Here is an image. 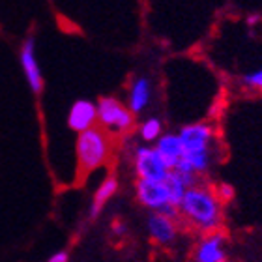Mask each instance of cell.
<instances>
[{"mask_svg":"<svg viewBox=\"0 0 262 262\" xmlns=\"http://www.w3.org/2000/svg\"><path fill=\"white\" fill-rule=\"evenodd\" d=\"M176 219L169 213L159 212V210H152L150 215L146 219V229L148 234L156 244L159 246H169L176 240L178 236V225H176Z\"/></svg>","mask_w":262,"mask_h":262,"instance_id":"9c48e42d","label":"cell"},{"mask_svg":"<svg viewBox=\"0 0 262 262\" xmlns=\"http://www.w3.org/2000/svg\"><path fill=\"white\" fill-rule=\"evenodd\" d=\"M133 167H135V172L139 178H150V180H165L170 172V167L159 156L156 146H148V144L135 148Z\"/></svg>","mask_w":262,"mask_h":262,"instance_id":"5b68a950","label":"cell"},{"mask_svg":"<svg viewBox=\"0 0 262 262\" xmlns=\"http://www.w3.org/2000/svg\"><path fill=\"white\" fill-rule=\"evenodd\" d=\"M154 146L159 152V156L165 159V163L169 165L170 169H176V165L180 163L182 156H184V146H182L178 133H161Z\"/></svg>","mask_w":262,"mask_h":262,"instance_id":"7c38bea8","label":"cell"},{"mask_svg":"<svg viewBox=\"0 0 262 262\" xmlns=\"http://www.w3.org/2000/svg\"><path fill=\"white\" fill-rule=\"evenodd\" d=\"M47 260H49V262H68V260H70V253L66 251V249H60V251L53 253Z\"/></svg>","mask_w":262,"mask_h":262,"instance_id":"ac0fdd59","label":"cell"},{"mask_svg":"<svg viewBox=\"0 0 262 262\" xmlns=\"http://www.w3.org/2000/svg\"><path fill=\"white\" fill-rule=\"evenodd\" d=\"M178 137L184 146V154H212L215 133L206 122L187 124L178 131Z\"/></svg>","mask_w":262,"mask_h":262,"instance_id":"8992f818","label":"cell"},{"mask_svg":"<svg viewBox=\"0 0 262 262\" xmlns=\"http://www.w3.org/2000/svg\"><path fill=\"white\" fill-rule=\"evenodd\" d=\"M116 191H118V180H116L115 176L105 178L98 186V189L94 191L92 202H90V217L92 219L98 217L99 213H101V210L107 206V202L115 196Z\"/></svg>","mask_w":262,"mask_h":262,"instance_id":"5bb4252c","label":"cell"},{"mask_svg":"<svg viewBox=\"0 0 262 262\" xmlns=\"http://www.w3.org/2000/svg\"><path fill=\"white\" fill-rule=\"evenodd\" d=\"M163 133V122L156 118V116H150L142 122L141 127H139V137H141L142 142H156Z\"/></svg>","mask_w":262,"mask_h":262,"instance_id":"9a60e30c","label":"cell"},{"mask_svg":"<svg viewBox=\"0 0 262 262\" xmlns=\"http://www.w3.org/2000/svg\"><path fill=\"white\" fill-rule=\"evenodd\" d=\"M178 215L196 232H212L223 227V202L219 201L213 187L193 184L182 196Z\"/></svg>","mask_w":262,"mask_h":262,"instance_id":"6da1fadb","label":"cell"},{"mask_svg":"<svg viewBox=\"0 0 262 262\" xmlns=\"http://www.w3.org/2000/svg\"><path fill=\"white\" fill-rule=\"evenodd\" d=\"M19 62H21L23 75L27 79L30 90L34 94H39L43 90V75H41L38 56H36V41H34V38H27L23 41L21 53H19Z\"/></svg>","mask_w":262,"mask_h":262,"instance_id":"ba28073f","label":"cell"},{"mask_svg":"<svg viewBox=\"0 0 262 262\" xmlns=\"http://www.w3.org/2000/svg\"><path fill=\"white\" fill-rule=\"evenodd\" d=\"M124 229H126V225H124V223H115V225H113V230H115L116 234H122V232H124Z\"/></svg>","mask_w":262,"mask_h":262,"instance_id":"d6986e66","label":"cell"},{"mask_svg":"<svg viewBox=\"0 0 262 262\" xmlns=\"http://www.w3.org/2000/svg\"><path fill=\"white\" fill-rule=\"evenodd\" d=\"M213 191H215V195H217V199L223 204H227V202H230L232 199H234L236 191L234 187L230 186V184H227V182H221V184H217V186L213 187Z\"/></svg>","mask_w":262,"mask_h":262,"instance_id":"e0dca14e","label":"cell"},{"mask_svg":"<svg viewBox=\"0 0 262 262\" xmlns=\"http://www.w3.org/2000/svg\"><path fill=\"white\" fill-rule=\"evenodd\" d=\"M165 182H167V187H169L172 206L178 208L182 196H184V193L187 191V187H191L193 184H196V174L186 172V170L170 169L169 176L165 178Z\"/></svg>","mask_w":262,"mask_h":262,"instance_id":"4fadbf2b","label":"cell"},{"mask_svg":"<svg viewBox=\"0 0 262 262\" xmlns=\"http://www.w3.org/2000/svg\"><path fill=\"white\" fill-rule=\"evenodd\" d=\"M111 152H113L111 133H107L101 126H92L77 133L75 154L82 172H92L103 167L109 161Z\"/></svg>","mask_w":262,"mask_h":262,"instance_id":"7a4b0ae2","label":"cell"},{"mask_svg":"<svg viewBox=\"0 0 262 262\" xmlns=\"http://www.w3.org/2000/svg\"><path fill=\"white\" fill-rule=\"evenodd\" d=\"M191 258L195 262H225L227 260V238L221 230L204 232L196 242Z\"/></svg>","mask_w":262,"mask_h":262,"instance_id":"52a82bcc","label":"cell"},{"mask_svg":"<svg viewBox=\"0 0 262 262\" xmlns=\"http://www.w3.org/2000/svg\"><path fill=\"white\" fill-rule=\"evenodd\" d=\"M152 101V82L146 77H137L127 90V107L133 115H141Z\"/></svg>","mask_w":262,"mask_h":262,"instance_id":"8fae6325","label":"cell"},{"mask_svg":"<svg viewBox=\"0 0 262 262\" xmlns=\"http://www.w3.org/2000/svg\"><path fill=\"white\" fill-rule=\"evenodd\" d=\"M258 19H260V17H258V15H249V19H247V23H249V25H257Z\"/></svg>","mask_w":262,"mask_h":262,"instance_id":"ffe728a7","label":"cell"},{"mask_svg":"<svg viewBox=\"0 0 262 262\" xmlns=\"http://www.w3.org/2000/svg\"><path fill=\"white\" fill-rule=\"evenodd\" d=\"M135 196L146 210H159L178 217V208L172 206L170 193L165 180H150V178H137L135 184Z\"/></svg>","mask_w":262,"mask_h":262,"instance_id":"277c9868","label":"cell"},{"mask_svg":"<svg viewBox=\"0 0 262 262\" xmlns=\"http://www.w3.org/2000/svg\"><path fill=\"white\" fill-rule=\"evenodd\" d=\"M98 124V105L90 99H77L68 111V127L75 133Z\"/></svg>","mask_w":262,"mask_h":262,"instance_id":"30bf717a","label":"cell"},{"mask_svg":"<svg viewBox=\"0 0 262 262\" xmlns=\"http://www.w3.org/2000/svg\"><path fill=\"white\" fill-rule=\"evenodd\" d=\"M98 124L111 135H122L133 127L135 115L126 103L115 96H103L98 99Z\"/></svg>","mask_w":262,"mask_h":262,"instance_id":"3957f363","label":"cell"},{"mask_svg":"<svg viewBox=\"0 0 262 262\" xmlns=\"http://www.w3.org/2000/svg\"><path fill=\"white\" fill-rule=\"evenodd\" d=\"M242 82L246 84L249 90H255V92H262V68L260 70H255L251 73H246Z\"/></svg>","mask_w":262,"mask_h":262,"instance_id":"2e32d148","label":"cell"}]
</instances>
